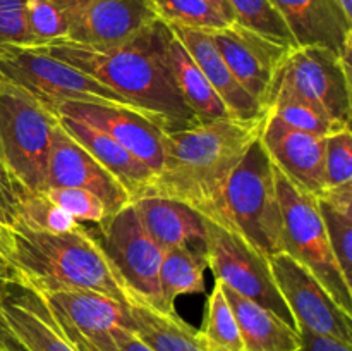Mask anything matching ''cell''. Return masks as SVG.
I'll list each match as a JSON object with an SVG mask.
<instances>
[{"label": "cell", "instance_id": "cell-1", "mask_svg": "<svg viewBox=\"0 0 352 351\" xmlns=\"http://www.w3.org/2000/svg\"><path fill=\"white\" fill-rule=\"evenodd\" d=\"M172 30L162 19L117 45H82L57 40L36 45L52 57L91 76L157 120L167 133L196 126L198 119L182 100L167 57Z\"/></svg>", "mask_w": 352, "mask_h": 351}, {"label": "cell", "instance_id": "cell-2", "mask_svg": "<svg viewBox=\"0 0 352 351\" xmlns=\"http://www.w3.org/2000/svg\"><path fill=\"white\" fill-rule=\"evenodd\" d=\"M265 117L199 123L167 133L164 164L141 198L179 200L206 219L217 220L223 186L248 148L260 138Z\"/></svg>", "mask_w": 352, "mask_h": 351}, {"label": "cell", "instance_id": "cell-3", "mask_svg": "<svg viewBox=\"0 0 352 351\" xmlns=\"http://www.w3.org/2000/svg\"><path fill=\"white\" fill-rule=\"evenodd\" d=\"M6 258L38 292L95 291L127 303L98 237L82 224L69 233H41L16 222L6 229Z\"/></svg>", "mask_w": 352, "mask_h": 351}, {"label": "cell", "instance_id": "cell-4", "mask_svg": "<svg viewBox=\"0 0 352 351\" xmlns=\"http://www.w3.org/2000/svg\"><path fill=\"white\" fill-rule=\"evenodd\" d=\"M267 258L282 253V215L275 169L260 138L248 148L220 196L219 219Z\"/></svg>", "mask_w": 352, "mask_h": 351}, {"label": "cell", "instance_id": "cell-5", "mask_svg": "<svg viewBox=\"0 0 352 351\" xmlns=\"http://www.w3.org/2000/svg\"><path fill=\"white\" fill-rule=\"evenodd\" d=\"M274 169L282 215V253L308 268L337 305L352 315V282L330 246L316 196L301 191L275 165Z\"/></svg>", "mask_w": 352, "mask_h": 351}, {"label": "cell", "instance_id": "cell-6", "mask_svg": "<svg viewBox=\"0 0 352 351\" xmlns=\"http://www.w3.org/2000/svg\"><path fill=\"white\" fill-rule=\"evenodd\" d=\"M0 83L24 93L52 114L64 102L133 107L95 78L52 57L40 47H0Z\"/></svg>", "mask_w": 352, "mask_h": 351}, {"label": "cell", "instance_id": "cell-7", "mask_svg": "<svg viewBox=\"0 0 352 351\" xmlns=\"http://www.w3.org/2000/svg\"><path fill=\"white\" fill-rule=\"evenodd\" d=\"M57 117L24 93L0 83V148L16 188L45 193Z\"/></svg>", "mask_w": 352, "mask_h": 351}, {"label": "cell", "instance_id": "cell-8", "mask_svg": "<svg viewBox=\"0 0 352 351\" xmlns=\"http://www.w3.org/2000/svg\"><path fill=\"white\" fill-rule=\"evenodd\" d=\"M98 243L129 299H140L162 312L168 308L160 288L164 250L151 240L134 205H127L98 226Z\"/></svg>", "mask_w": 352, "mask_h": 351}, {"label": "cell", "instance_id": "cell-9", "mask_svg": "<svg viewBox=\"0 0 352 351\" xmlns=\"http://www.w3.org/2000/svg\"><path fill=\"white\" fill-rule=\"evenodd\" d=\"M206 262L215 281L270 310L289 327L298 329L275 284L268 258L236 231L210 219H206Z\"/></svg>", "mask_w": 352, "mask_h": 351}, {"label": "cell", "instance_id": "cell-10", "mask_svg": "<svg viewBox=\"0 0 352 351\" xmlns=\"http://www.w3.org/2000/svg\"><path fill=\"white\" fill-rule=\"evenodd\" d=\"M76 351H120L134 336L126 303L95 291L40 292Z\"/></svg>", "mask_w": 352, "mask_h": 351}, {"label": "cell", "instance_id": "cell-11", "mask_svg": "<svg viewBox=\"0 0 352 351\" xmlns=\"http://www.w3.org/2000/svg\"><path fill=\"white\" fill-rule=\"evenodd\" d=\"M277 86L325 112L339 129L351 127V62L325 47H299L289 55Z\"/></svg>", "mask_w": 352, "mask_h": 351}, {"label": "cell", "instance_id": "cell-12", "mask_svg": "<svg viewBox=\"0 0 352 351\" xmlns=\"http://www.w3.org/2000/svg\"><path fill=\"white\" fill-rule=\"evenodd\" d=\"M208 33L234 78L268 110L282 69L296 48L268 40L236 23Z\"/></svg>", "mask_w": 352, "mask_h": 351}, {"label": "cell", "instance_id": "cell-13", "mask_svg": "<svg viewBox=\"0 0 352 351\" xmlns=\"http://www.w3.org/2000/svg\"><path fill=\"white\" fill-rule=\"evenodd\" d=\"M270 270L282 298L298 327L337 337L352 344V315L344 312L318 279L289 257L277 253L268 258Z\"/></svg>", "mask_w": 352, "mask_h": 351}, {"label": "cell", "instance_id": "cell-14", "mask_svg": "<svg viewBox=\"0 0 352 351\" xmlns=\"http://www.w3.org/2000/svg\"><path fill=\"white\" fill-rule=\"evenodd\" d=\"M54 114L55 117L65 116L82 120L110 134L153 174L162 169L167 131L157 120L138 112L133 107L98 102H64Z\"/></svg>", "mask_w": 352, "mask_h": 351}, {"label": "cell", "instance_id": "cell-15", "mask_svg": "<svg viewBox=\"0 0 352 351\" xmlns=\"http://www.w3.org/2000/svg\"><path fill=\"white\" fill-rule=\"evenodd\" d=\"M48 188H78L93 193L103 203L109 217L133 203L126 188L96 162L89 151L58 124V120L52 134L48 153Z\"/></svg>", "mask_w": 352, "mask_h": 351}, {"label": "cell", "instance_id": "cell-16", "mask_svg": "<svg viewBox=\"0 0 352 351\" xmlns=\"http://www.w3.org/2000/svg\"><path fill=\"white\" fill-rule=\"evenodd\" d=\"M260 141L272 164L301 191L313 196L325 189V138L287 126L268 114Z\"/></svg>", "mask_w": 352, "mask_h": 351}, {"label": "cell", "instance_id": "cell-17", "mask_svg": "<svg viewBox=\"0 0 352 351\" xmlns=\"http://www.w3.org/2000/svg\"><path fill=\"white\" fill-rule=\"evenodd\" d=\"M157 19L151 0H85L65 40L96 47L117 45Z\"/></svg>", "mask_w": 352, "mask_h": 351}, {"label": "cell", "instance_id": "cell-18", "mask_svg": "<svg viewBox=\"0 0 352 351\" xmlns=\"http://www.w3.org/2000/svg\"><path fill=\"white\" fill-rule=\"evenodd\" d=\"M298 47H325L351 62L352 19L337 0H272Z\"/></svg>", "mask_w": 352, "mask_h": 351}, {"label": "cell", "instance_id": "cell-19", "mask_svg": "<svg viewBox=\"0 0 352 351\" xmlns=\"http://www.w3.org/2000/svg\"><path fill=\"white\" fill-rule=\"evenodd\" d=\"M0 312L28 351H76L52 319L43 296L16 281H0Z\"/></svg>", "mask_w": 352, "mask_h": 351}, {"label": "cell", "instance_id": "cell-20", "mask_svg": "<svg viewBox=\"0 0 352 351\" xmlns=\"http://www.w3.org/2000/svg\"><path fill=\"white\" fill-rule=\"evenodd\" d=\"M172 33L177 36V40L184 45L198 67L210 81V85L215 88L220 98L227 105L236 119L251 120L261 119L267 116V109L261 105L258 100H254L243 86L234 78L232 71L226 64L223 57L220 55L219 48L213 43L212 36L205 30H195V28L172 26L168 24Z\"/></svg>", "mask_w": 352, "mask_h": 351}, {"label": "cell", "instance_id": "cell-21", "mask_svg": "<svg viewBox=\"0 0 352 351\" xmlns=\"http://www.w3.org/2000/svg\"><path fill=\"white\" fill-rule=\"evenodd\" d=\"M141 224L162 248H206V219L188 203L164 196H144L133 202Z\"/></svg>", "mask_w": 352, "mask_h": 351}, {"label": "cell", "instance_id": "cell-22", "mask_svg": "<svg viewBox=\"0 0 352 351\" xmlns=\"http://www.w3.org/2000/svg\"><path fill=\"white\" fill-rule=\"evenodd\" d=\"M57 120L79 145L89 151L96 162H100L126 188L133 202L144 195L155 174L131 151H127L119 141L82 120L65 116H57Z\"/></svg>", "mask_w": 352, "mask_h": 351}, {"label": "cell", "instance_id": "cell-23", "mask_svg": "<svg viewBox=\"0 0 352 351\" xmlns=\"http://www.w3.org/2000/svg\"><path fill=\"white\" fill-rule=\"evenodd\" d=\"M223 288L239 327L244 351H298L299 332L289 327L270 310L244 298L232 289Z\"/></svg>", "mask_w": 352, "mask_h": 351}, {"label": "cell", "instance_id": "cell-24", "mask_svg": "<svg viewBox=\"0 0 352 351\" xmlns=\"http://www.w3.org/2000/svg\"><path fill=\"white\" fill-rule=\"evenodd\" d=\"M134 334L153 351H208L199 330L189 326L177 312H162L140 299L126 303Z\"/></svg>", "mask_w": 352, "mask_h": 351}, {"label": "cell", "instance_id": "cell-25", "mask_svg": "<svg viewBox=\"0 0 352 351\" xmlns=\"http://www.w3.org/2000/svg\"><path fill=\"white\" fill-rule=\"evenodd\" d=\"M167 57L182 100L195 114L198 123L236 119L174 33L168 38Z\"/></svg>", "mask_w": 352, "mask_h": 351}, {"label": "cell", "instance_id": "cell-26", "mask_svg": "<svg viewBox=\"0 0 352 351\" xmlns=\"http://www.w3.org/2000/svg\"><path fill=\"white\" fill-rule=\"evenodd\" d=\"M206 248H168L160 265V288L168 308L175 310V299L182 295L205 292Z\"/></svg>", "mask_w": 352, "mask_h": 351}, {"label": "cell", "instance_id": "cell-27", "mask_svg": "<svg viewBox=\"0 0 352 351\" xmlns=\"http://www.w3.org/2000/svg\"><path fill=\"white\" fill-rule=\"evenodd\" d=\"M320 213L325 224L329 243L342 268L344 275L351 281L352 270V182L325 188L316 196Z\"/></svg>", "mask_w": 352, "mask_h": 351}, {"label": "cell", "instance_id": "cell-28", "mask_svg": "<svg viewBox=\"0 0 352 351\" xmlns=\"http://www.w3.org/2000/svg\"><path fill=\"white\" fill-rule=\"evenodd\" d=\"M85 0H28L33 47L65 40Z\"/></svg>", "mask_w": 352, "mask_h": 351}, {"label": "cell", "instance_id": "cell-29", "mask_svg": "<svg viewBox=\"0 0 352 351\" xmlns=\"http://www.w3.org/2000/svg\"><path fill=\"white\" fill-rule=\"evenodd\" d=\"M199 336L208 351H244L236 317L219 281H215L206 299L205 319Z\"/></svg>", "mask_w": 352, "mask_h": 351}, {"label": "cell", "instance_id": "cell-30", "mask_svg": "<svg viewBox=\"0 0 352 351\" xmlns=\"http://www.w3.org/2000/svg\"><path fill=\"white\" fill-rule=\"evenodd\" d=\"M268 114L277 117L287 126L323 138L330 136L337 131H342L325 116L323 110L282 86L275 88L270 103H268Z\"/></svg>", "mask_w": 352, "mask_h": 351}, {"label": "cell", "instance_id": "cell-31", "mask_svg": "<svg viewBox=\"0 0 352 351\" xmlns=\"http://www.w3.org/2000/svg\"><path fill=\"white\" fill-rule=\"evenodd\" d=\"M16 222L41 233H69L79 226L64 209L52 202L45 193L16 188ZM14 222V224H16Z\"/></svg>", "mask_w": 352, "mask_h": 351}, {"label": "cell", "instance_id": "cell-32", "mask_svg": "<svg viewBox=\"0 0 352 351\" xmlns=\"http://www.w3.org/2000/svg\"><path fill=\"white\" fill-rule=\"evenodd\" d=\"M234 23L289 48H299L272 0H229Z\"/></svg>", "mask_w": 352, "mask_h": 351}, {"label": "cell", "instance_id": "cell-33", "mask_svg": "<svg viewBox=\"0 0 352 351\" xmlns=\"http://www.w3.org/2000/svg\"><path fill=\"white\" fill-rule=\"evenodd\" d=\"M151 3L157 16L172 26L212 31L229 24L205 0H151Z\"/></svg>", "mask_w": 352, "mask_h": 351}, {"label": "cell", "instance_id": "cell-34", "mask_svg": "<svg viewBox=\"0 0 352 351\" xmlns=\"http://www.w3.org/2000/svg\"><path fill=\"white\" fill-rule=\"evenodd\" d=\"M45 195L64 209L74 220L91 222L100 226L103 220L109 219L103 203L93 193L78 188H48Z\"/></svg>", "mask_w": 352, "mask_h": 351}, {"label": "cell", "instance_id": "cell-35", "mask_svg": "<svg viewBox=\"0 0 352 351\" xmlns=\"http://www.w3.org/2000/svg\"><path fill=\"white\" fill-rule=\"evenodd\" d=\"M352 182L351 127L325 138V188Z\"/></svg>", "mask_w": 352, "mask_h": 351}, {"label": "cell", "instance_id": "cell-36", "mask_svg": "<svg viewBox=\"0 0 352 351\" xmlns=\"http://www.w3.org/2000/svg\"><path fill=\"white\" fill-rule=\"evenodd\" d=\"M33 47L28 0H0V47Z\"/></svg>", "mask_w": 352, "mask_h": 351}, {"label": "cell", "instance_id": "cell-37", "mask_svg": "<svg viewBox=\"0 0 352 351\" xmlns=\"http://www.w3.org/2000/svg\"><path fill=\"white\" fill-rule=\"evenodd\" d=\"M299 350L298 351H352V344L344 343L337 337L327 334L313 332L306 327H298Z\"/></svg>", "mask_w": 352, "mask_h": 351}, {"label": "cell", "instance_id": "cell-38", "mask_svg": "<svg viewBox=\"0 0 352 351\" xmlns=\"http://www.w3.org/2000/svg\"><path fill=\"white\" fill-rule=\"evenodd\" d=\"M14 222H16V205H14L12 196L6 191L0 182V227L9 229L10 226H14Z\"/></svg>", "mask_w": 352, "mask_h": 351}, {"label": "cell", "instance_id": "cell-39", "mask_svg": "<svg viewBox=\"0 0 352 351\" xmlns=\"http://www.w3.org/2000/svg\"><path fill=\"white\" fill-rule=\"evenodd\" d=\"M0 350L3 351H28L24 348V344L17 339L16 334L12 332V329L7 323L6 317L0 312Z\"/></svg>", "mask_w": 352, "mask_h": 351}, {"label": "cell", "instance_id": "cell-40", "mask_svg": "<svg viewBox=\"0 0 352 351\" xmlns=\"http://www.w3.org/2000/svg\"><path fill=\"white\" fill-rule=\"evenodd\" d=\"M0 281H16L21 282L19 274H17L16 267L0 253Z\"/></svg>", "mask_w": 352, "mask_h": 351}, {"label": "cell", "instance_id": "cell-41", "mask_svg": "<svg viewBox=\"0 0 352 351\" xmlns=\"http://www.w3.org/2000/svg\"><path fill=\"white\" fill-rule=\"evenodd\" d=\"M205 2H208L210 6H212L213 9H215L217 12H219L220 16L227 21V23L229 24L234 23L232 9H230V6H229V0H205Z\"/></svg>", "mask_w": 352, "mask_h": 351}, {"label": "cell", "instance_id": "cell-42", "mask_svg": "<svg viewBox=\"0 0 352 351\" xmlns=\"http://www.w3.org/2000/svg\"><path fill=\"white\" fill-rule=\"evenodd\" d=\"M0 182H2V186L6 188V191L9 193L14 200V182H12V179H10L9 171H7L6 162H3L2 148H0ZM14 205H16V200H14Z\"/></svg>", "mask_w": 352, "mask_h": 351}, {"label": "cell", "instance_id": "cell-43", "mask_svg": "<svg viewBox=\"0 0 352 351\" xmlns=\"http://www.w3.org/2000/svg\"><path fill=\"white\" fill-rule=\"evenodd\" d=\"M120 351H153V350H150V348H148L143 341L138 339L136 334H134L133 337H129V339L124 343V346L120 348Z\"/></svg>", "mask_w": 352, "mask_h": 351}, {"label": "cell", "instance_id": "cell-44", "mask_svg": "<svg viewBox=\"0 0 352 351\" xmlns=\"http://www.w3.org/2000/svg\"><path fill=\"white\" fill-rule=\"evenodd\" d=\"M340 3V7L344 9V12L352 19V0H337Z\"/></svg>", "mask_w": 352, "mask_h": 351}, {"label": "cell", "instance_id": "cell-45", "mask_svg": "<svg viewBox=\"0 0 352 351\" xmlns=\"http://www.w3.org/2000/svg\"><path fill=\"white\" fill-rule=\"evenodd\" d=\"M0 253L6 257V229L0 227Z\"/></svg>", "mask_w": 352, "mask_h": 351}, {"label": "cell", "instance_id": "cell-46", "mask_svg": "<svg viewBox=\"0 0 352 351\" xmlns=\"http://www.w3.org/2000/svg\"><path fill=\"white\" fill-rule=\"evenodd\" d=\"M0 351H3V350H0Z\"/></svg>", "mask_w": 352, "mask_h": 351}]
</instances>
